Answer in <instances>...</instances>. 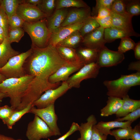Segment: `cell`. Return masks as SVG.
I'll use <instances>...</instances> for the list:
<instances>
[{
	"label": "cell",
	"instance_id": "1",
	"mask_svg": "<svg viewBox=\"0 0 140 140\" xmlns=\"http://www.w3.org/2000/svg\"><path fill=\"white\" fill-rule=\"evenodd\" d=\"M32 52L25 60L23 68L26 75L33 78L16 110L32 104L47 90L58 87L60 83L52 84L50 76L60 67L70 62L64 60L56 47L48 45L43 48L31 46Z\"/></svg>",
	"mask_w": 140,
	"mask_h": 140
},
{
	"label": "cell",
	"instance_id": "2",
	"mask_svg": "<svg viewBox=\"0 0 140 140\" xmlns=\"http://www.w3.org/2000/svg\"><path fill=\"white\" fill-rule=\"evenodd\" d=\"M33 78L26 75L19 78L6 79L0 83V92L10 98V106L14 109L20 103Z\"/></svg>",
	"mask_w": 140,
	"mask_h": 140
},
{
	"label": "cell",
	"instance_id": "3",
	"mask_svg": "<svg viewBox=\"0 0 140 140\" xmlns=\"http://www.w3.org/2000/svg\"><path fill=\"white\" fill-rule=\"evenodd\" d=\"M107 87V95L122 99L133 86L140 85V72L128 75H121L117 79L105 80L103 82Z\"/></svg>",
	"mask_w": 140,
	"mask_h": 140
},
{
	"label": "cell",
	"instance_id": "4",
	"mask_svg": "<svg viewBox=\"0 0 140 140\" xmlns=\"http://www.w3.org/2000/svg\"><path fill=\"white\" fill-rule=\"evenodd\" d=\"M46 18L34 22L25 21L23 28L31 40V46L39 48L48 45L51 33L48 29Z\"/></svg>",
	"mask_w": 140,
	"mask_h": 140
},
{
	"label": "cell",
	"instance_id": "5",
	"mask_svg": "<svg viewBox=\"0 0 140 140\" xmlns=\"http://www.w3.org/2000/svg\"><path fill=\"white\" fill-rule=\"evenodd\" d=\"M32 51L31 48L10 58L4 66L0 68V73L6 79L18 78L25 75L24 64Z\"/></svg>",
	"mask_w": 140,
	"mask_h": 140
},
{
	"label": "cell",
	"instance_id": "6",
	"mask_svg": "<svg viewBox=\"0 0 140 140\" xmlns=\"http://www.w3.org/2000/svg\"><path fill=\"white\" fill-rule=\"evenodd\" d=\"M26 136L28 140H41L55 135L43 120L34 115L33 120L28 124Z\"/></svg>",
	"mask_w": 140,
	"mask_h": 140
},
{
	"label": "cell",
	"instance_id": "7",
	"mask_svg": "<svg viewBox=\"0 0 140 140\" xmlns=\"http://www.w3.org/2000/svg\"><path fill=\"white\" fill-rule=\"evenodd\" d=\"M100 68L95 62L84 65L77 72L69 77L66 82L70 89L72 88H79L83 80L96 78L99 73Z\"/></svg>",
	"mask_w": 140,
	"mask_h": 140
},
{
	"label": "cell",
	"instance_id": "8",
	"mask_svg": "<svg viewBox=\"0 0 140 140\" xmlns=\"http://www.w3.org/2000/svg\"><path fill=\"white\" fill-rule=\"evenodd\" d=\"M70 89L66 81L62 82L57 87L45 91L32 104V106L38 108H45L54 103L56 100L65 93Z\"/></svg>",
	"mask_w": 140,
	"mask_h": 140
},
{
	"label": "cell",
	"instance_id": "9",
	"mask_svg": "<svg viewBox=\"0 0 140 140\" xmlns=\"http://www.w3.org/2000/svg\"><path fill=\"white\" fill-rule=\"evenodd\" d=\"M29 113L38 116L43 120L54 132L55 136L61 135L57 124L58 117L55 111L54 103L42 108H38L32 106Z\"/></svg>",
	"mask_w": 140,
	"mask_h": 140
},
{
	"label": "cell",
	"instance_id": "10",
	"mask_svg": "<svg viewBox=\"0 0 140 140\" xmlns=\"http://www.w3.org/2000/svg\"><path fill=\"white\" fill-rule=\"evenodd\" d=\"M124 58V54L110 50L105 46L99 51L96 62L100 68L110 67L120 64Z\"/></svg>",
	"mask_w": 140,
	"mask_h": 140
},
{
	"label": "cell",
	"instance_id": "11",
	"mask_svg": "<svg viewBox=\"0 0 140 140\" xmlns=\"http://www.w3.org/2000/svg\"><path fill=\"white\" fill-rule=\"evenodd\" d=\"M16 14L25 21L29 22L37 21L47 17L37 6L23 2L19 5Z\"/></svg>",
	"mask_w": 140,
	"mask_h": 140
},
{
	"label": "cell",
	"instance_id": "12",
	"mask_svg": "<svg viewBox=\"0 0 140 140\" xmlns=\"http://www.w3.org/2000/svg\"><path fill=\"white\" fill-rule=\"evenodd\" d=\"M84 65L80 62H69L61 67L51 75L49 81L52 84L66 81L71 74L78 71Z\"/></svg>",
	"mask_w": 140,
	"mask_h": 140
},
{
	"label": "cell",
	"instance_id": "13",
	"mask_svg": "<svg viewBox=\"0 0 140 140\" xmlns=\"http://www.w3.org/2000/svg\"><path fill=\"white\" fill-rule=\"evenodd\" d=\"M104 29L100 27L85 35L81 42L83 45L99 51L106 43L104 37Z\"/></svg>",
	"mask_w": 140,
	"mask_h": 140
},
{
	"label": "cell",
	"instance_id": "14",
	"mask_svg": "<svg viewBox=\"0 0 140 140\" xmlns=\"http://www.w3.org/2000/svg\"><path fill=\"white\" fill-rule=\"evenodd\" d=\"M84 22L79 23L65 26H60L57 29L52 33L48 45L56 47L59 42L73 32L77 30L79 31Z\"/></svg>",
	"mask_w": 140,
	"mask_h": 140
},
{
	"label": "cell",
	"instance_id": "15",
	"mask_svg": "<svg viewBox=\"0 0 140 140\" xmlns=\"http://www.w3.org/2000/svg\"><path fill=\"white\" fill-rule=\"evenodd\" d=\"M91 13L90 7L78 8L72 10L68 12L60 26H65L79 23L83 22L91 16Z\"/></svg>",
	"mask_w": 140,
	"mask_h": 140
},
{
	"label": "cell",
	"instance_id": "16",
	"mask_svg": "<svg viewBox=\"0 0 140 140\" xmlns=\"http://www.w3.org/2000/svg\"><path fill=\"white\" fill-rule=\"evenodd\" d=\"M110 15L112 20L111 27L122 30L131 36L139 37L140 34L136 32L134 30L131 21L111 11Z\"/></svg>",
	"mask_w": 140,
	"mask_h": 140
},
{
	"label": "cell",
	"instance_id": "17",
	"mask_svg": "<svg viewBox=\"0 0 140 140\" xmlns=\"http://www.w3.org/2000/svg\"><path fill=\"white\" fill-rule=\"evenodd\" d=\"M68 12L67 10L65 8L56 9L53 13L49 17L47 25L51 33L61 26Z\"/></svg>",
	"mask_w": 140,
	"mask_h": 140
},
{
	"label": "cell",
	"instance_id": "18",
	"mask_svg": "<svg viewBox=\"0 0 140 140\" xmlns=\"http://www.w3.org/2000/svg\"><path fill=\"white\" fill-rule=\"evenodd\" d=\"M132 122L129 121L120 122L114 120L107 122L101 121L95 125L102 135H110L111 130L115 128H125L131 126Z\"/></svg>",
	"mask_w": 140,
	"mask_h": 140
},
{
	"label": "cell",
	"instance_id": "19",
	"mask_svg": "<svg viewBox=\"0 0 140 140\" xmlns=\"http://www.w3.org/2000/svg\"><path fill=\"white\" fill-rule=\"evenodd\" d=\"M99 51L96 49L84 46L78 49L76 53L80 62L84 65L96 62Z\"/></svg>",
	"mask_w": 140,
	"mask_h": 140
},
{
	"label": "cell",
	"instance_id": "20",
	"mask_svg": "<svg viewBox=\"0 0 140 140\" xmlns=\"http://www.w3.org/2000/svg\"><path fill=\"white\" fill-rule=\"evenodd\" d=\"M123 104L115 114L117 118L123 117L130 113L140 108V100L130 99L128 95L122 99Z\"/></svg>",
	"mask_w": 140,
	"mask_h": 140
},
{
	"label": "cell",
	"instance_id": "21",
	"mask_svg": "<svg viewBox=\"0 0 140 140\" xmlns=\"http://www.w3.org/2000/svg\"><path fill=\"white\" fill-rule=\"evenodd\" d=\"M123 102L122 99L109 96L106 105L100 110L101 116L107 117L115 114L122 106Z\"/></svg>",
	"mask_w": 140,
	"mask_h": 140
},
{
	"label": "cell",
	"instance_id": "22",
	"mask_svg": "<svg viewBox=\"0 0 140 140\" xmlns=\"http://www.w3.org/2000/svg\"><path fill=\"white\" fill-rule=\"evenodd\" d=\"M11 44L5 38L0 44V68L4 66L10 58L20 53L12 48Z\"/></svg>",
	"mask_w": 140,
	"mask_h": 140
},
{
	"label": "cell",
	"instance_id": "23",
	"mask_svg": "<svg viewBox=\"0 0 140 140\" xmlns=\"http://www.w3.org/2000/svg\"><path fill=\"white\" fill-rule=\"evenodd\" d=\"M97 121L93 115L89 116L87 119V122L82 123L80 125L79 130L80 137L77 140H90L93 126L96 124Z\"/></svg>",
	"mask_w": 140,
	"mask_h": 140
},
{
	"label": "cell",
	"instance_id": "24",
	"mask_svg": "<svg viewBox=\"0 0 140 140\" xmlns=\"http://www.w3.org/2000/svg\"><path fill=\"white\" fill-rule=\"evenodd\" d=\"M131 36L125 32L113 27L104 29V37L106 43H111L117 39Z\"/></svg>",
	"mask_w": 140,
	"mask_h": 140
},
{
	"label": "cell",
	"instance_id": "25",
	"mask_svg": "<svg viewBox=\"0 0 140 140\" xmlns=\"http://www.w3.org/2000/svg\"><path fill=\"white\" fill-rule=\"evenodd\" d=\"M56 47L60 55L65 60L70 62H80L74 48L62 46Z\"/></svg>",
	"mask_w": 140,
	"mask_h": 140
},
{
	"label": "cell",
	"instance_id": "26",
	"mask_svg": "<svg viewBox=\"0 0 140 140\" xmlns=\"http://www.w3.org/2000/svg\"><path fill=\"white\" fill-rule=\"evenodd\" d=\"M83 38L79 31L77 30L59 42L56 46H64L74 48L82 42Z\"/></svg>",
	"mask_w": 140,
	"mask_h": 140
},
{
	"label": "cell",
	"instance_id": "27",
	"mask_svg": "<svg viewBox=\"0 0 140 140\" xmlns=\"http://www.w3.org/2000/svg\"><path fill=\"white\" fill-rule=\"evenodd\" d=\"M23 0H2L0 1V6L4 10L8 18L16 13L19 5Z\"/></svg>",
	"mask_w": 140,
	"mask_h": 140
},
{
	"label": "cell",
	"instance_id": "28",
	"mask_svg": "<svg viewBox=\"0 0 140 140\" xmlns=\"http://www.w3.org/2000/svg\"><path fill=\"white\" fill-rule=\"evenodd\" d=\"M69 7L88 8L89 6L82 0H58L56 2V9Z\"/></svg>",
	"mask_w": 140,
	"mask_h": 140
},
{
	"label": "cell",
	"instance_id": "29",
	"mask_svg": "<svg viewBox=\"0 0 140 140\" xmlns=\"http://www.w3.org/2000/svg\"><path fill=\"white\" fill-rule=\"evenodd\" d=\"M100 27L95 17L91 16L84 22L79 31L83 38L87 34Z\"/></svg>",
	"mask_w": 140,
	"mask_h": 140
},
{
	"label": "cell",
	"instance_id": "30",
	"mask_svg": "<svg viewBox=\"0 0 140 140\" xmlns=\"http://www.w3.org/2000/svg\"><path fill=\"white\" fill-rule=\"evenodd\" d=\"M110 10L131 21L132 17L127 13L126 11L124 0H115L112 4Z\"/></svg>",
	"mask_w": 140,
	"mask_h": 140
},
{
	"label": "cell",
	"instance_id": "31",
	"mask_svg": "<svg viewBox=\"0 0 140 140\" xmlns=\"http://www.w3.org/2000/svg\"><path fill=\"white\" fill-rule=\"evenodd\" d=\"M132 128L131 126L125 128L111 131L110 135L115 138L116 140H129L130 139Z\"/></svg>",
	"mask_w": 140,
	"mask_h": 140
},
{
	"label": "cell",
	"instance_id": "32",
	"mask_svg": "<svg viewBox=\"0 0 140 140\" xmlns=\"http://www.w3.org/2000/svg\"><path fill=\"white\" fill-rule=\"evenodd\" d=\"M32 104H29L23 109L15 111L13 114L6 124L8 129H12L13 125L26 113H29L32 107Z\"/></svg>",
	"mask_w": 140,
	"mask_h": 140
},
{
	"label": "cell",
	"instance_id": "33",
	"mask_svg": "<svg viewBox=\"0 0 140 140\" xmlns=\"http://www.w3.org/2000/svg\"><path fill=\"white\" fill-rule=\"evenodd\" d=\"M126 11L131 17L140 14V1L139 0H124Z\"/></svg>",
	"mask_w": 140,
	"mask_h": 140
},
{
	"label": "cell",
	"instance_id": "34",
	"mask_svg": "<svg viewBox=\"0 0 140 140\" xmlns=\"http://www.w3.org/2000/svg\"><path fill=\"white\" fill-rule=\"evenodd\" d=\"M56 1L54 0H42L41 3L37 6L47 17L50 16L55 8Z\"/></svg>",
	"mask_w": 140,
	"mask_h": 140
},
{
	"label": "cell",
	"instance_id": "35",
	"mask_svg": "<svg viewBox=\"0 0 140 140\" xmlns=\"http://www.w3.org/2000/svg\"><path fill=\"white\" fill-rule=\"evenodd\" d=\"M136 44L134 41L129 37H126L121 39L117 51L123 53L130 50H134Z\"/></svg>",
	"mask_w": 140,
	"mask_h": 140
},
{
	"label": "cell",
	"instance_id": "36",
	"mask_svg": "<svg viewBox=\"0 0 140 140\" xmlns=\"http://www.w3.org/2000/svg\"><path fill=\"white\" fill-rule=\"evenodd\" d=\"M23 27L9 29L8 40L11 44L13 42L18 43L24 35Z\"/></svg>",
	"mask_w": 140,
	"mask_h": 140
},
{
	"label": "cell",
	"instance_id": "37",
	"mask_svg": "<svg viewBox=\"0 0 140 140\" xmlns=\"http://www.w3.org/2000/svg\"><path fill=\"white\" fill-rule=\"evenodd\" d=\"M15 111V109L8 105L0 107V118L4 124H7L11 115Z\"/></svg>",
	"mask_w": 140,
	"mask_h": 140
},
{
	"label": "cell",
	"instance_id": "38",
	"mask_svg": "<svg viewBox=\"0 0 140 140\" xmlns=\"http://www.w3.org/2000/svg\"><path fill=\"white\" fill-rule=\"evenodd\" d=\"M115 0H96L95 6L93 7L91 16L96 17L99 9L102 7H106L110 10Z\"/></svg>",
	"mask_w": 140,
	"mask_h": 140
},
{
	"label": "cell",
	"instance_id": "39",
	"mask_svg": "<svg viewBox=\"0 0 140 140\" xmlns=\"http://www.w3.org/2000/svg\"><path fill=\"white\" fill-rule=\"evenodd\" d=\"M25 22L16 13L8 18L9 29L23 27Z\"/></svg>",
	"mask_w": 140,
	"mask_h": 140
},
{
	"label": "cell",
	"instance_id": "40",
	"mask_svg": "<svg viewBox=\"0 0 140 140\" xmlns=\"http://www.w3.org/2000/svg\"><path fill=\"white\" fill-rule=\"evenodd\" d=\"M0 26L4 31L6 38L8 39L9 31L8 18L3 8L0 6Z\"/></svg>",
	"mask_w": 140,
	"mask_h": 140
},
{
	"label": "cell",
	"instance_id": "41",
	"mask_svg": "<svg viewBox=\"0 0 140 140\" xmlns=\"http://www.w3.org/2000/svg\"><path fill=\"white\" fill-rule=\"evenodd\" d=\"M140 117V108L130 113L121 118H118L115 120L120 122L130 121L132 122Z\"/></svg>",
	"mask_w": 140,
	"mask_h": 140
},
{
	"label": "cell",
	"instance_id": "42",
	"mask_svg": "<svg viewBox=\"0 0 140 140\" xmlns=\"http://www.w3.org/2000/svg\"><path fill=\"white\" fill-rule=\"evenodd\" d=\"M95 18L100 27L105 29L112 26V20L110 15L102 18Z\"/></svg>",
	"mask_w": 140,
	"mask_h": 140
},
{
	"label": "cell",
	"instance_id": "43",
	"mask_svg": "<svg viewBox=\"0 0 140 140\" xmlns=\"http://www.w3.org/2000/svg\"><path fill=\"white\" fill-rule=\"evenodd\" d=\"M80 125L77 123L73 122L68 131L65 134L59 138L54 140H65L68 137L76 131H78Z\"/></svg>",
	"mask_w": 140,
	"mask_h": 140
},
{
	"label": "cell",
	"instance_id": "44",
	"mask_svg": "<svg viewBox=\"0 0 140 140\" xmlns=\"http://www.w3.org/2000/svg\"><path fill=\"white\" fill-rule=\"evenodd\" d=\"M107 136L101 134L94 125L93 127L92 133L90 140H106Z\"/></svg>",
	"mask_w": 140,
	"mask_h": 140
},
{
	"label": "cell",
	"instance_id": "45",
	"mask_svg": "<svg viewBox=\"0 0 140 140\" xmlns=\"http://www.w3.org/2000/svg\"><path fill=\"white\" fill-rule=\"evenodd\" d=\"M111 11L106 7H102L100 8L98 12L96 18H102L110 15Z\"/></svg>",
	"mask_w": 140,
	"mask_h": 140
},
{
	"label": "cell",
	"instance_id": "46",
	"mask_svg": "<svg viewBox=\"0 0 140 140\" xmlns=\"http://www.w3.org/2000/svg\"><path fill=\"white\" fill-rule=\"evenodd\" d=\"M130 139L131 140H140V126L137 124L132 128Z\"/></svg>",
	"mask_w": 140,
	"mask_h": 140
},
{
	"label": "cell",
	"instance_id": "47",
	"mask_svg": "<svg viewBox=\"0 0 140 140\" xmlns=\"http://www.w3.org/2000/svg\"><path fill=\"white\" fill-rule=\"evenodd\" d=\"M128 70H136L137 72H140V60L130 63L128 66Z\"/></svg>",
	"mask_w": 140,
	"mask_h": 140
},
{
	"label": "cell",
	"instance_id": "48",
	"mask_svg": "<svg viewBox=\"0 0 140 140\" xmlns=\"http://www.w3.org/2000/svg\"><path fill=\"white\" fill-rule=\"evenodd\" d=\"M135 58L137 59H140V41L136 43V46L134 50Z\"/></svg>",
	"mask_w": 140,
	"mask_h": 140
},
{
	"label": "cell",
	"instance_id": "49",
	"mask_svg": "<svg viewBox=\"0 0 140 140\" xmlns=\"http://www.w3.org/2000/svg\"><path fill=\"white\" fill-rule=\"evenodd\" d=\"M42 0H23V2L37 6L42 2Z\"/></svg>",
	"mask_w": 140,
	"mask_h": 140
},
{
	"label": "cell",
	"instance_id": "50",
	"mask_svg": "<svg viewBox=\"0 0 140 140\" xmlns=\"http://www.w3.org/2000/svg\"><path fill=\"white\" fill-rule=\"evenodd\" d=\"M6 38L4 30L0 26V44L4 41Z\"/></svg>",
	"mask_w": 140,
	"mask_h": 140
},
{
	"label": "cell",
	"instance_id": "51",
	"mask_svg": "<svg viewBox=\"0 0 140 140\" xmlns=\"http://www.w3.org/2000/svg\"><path fill=\"white\" fill-rule=\"evenodd\" d=\"M0 140H22L21 139H15L13 138L0 134Z\"/></svg>",
	"mask_w": 140,
	"mask_h": 140
},
{
	"label": "cell",
	"instance_id": "52",
	"mask_svg": "<svg viewBox=\"0 0 140 140\" xmlns=\"http://www.w3.org/2000/svg\"><path fill=\"white\" fill-rule=\"evenodd\" d=\"M6 97V95L0 92V103L2 101L3 99L5 97Z\"/></svg>",
	"mask_w": 140,
	"mask_h": 140
},
{
	"label": "cell",
	"instance_id": "53",
	"mask_svg": "<svg viewBox=\"0 0 140 140\" xmlns=\"http://www.w3.org/2000/svg\"><path fill=\"white\" fill-rule=\"evenodd\" d=\"M6 79V78L0 73V83Z\"/></svg>",
	"mask_w": 140,
	"mask_h": 140
}]
</instances>
